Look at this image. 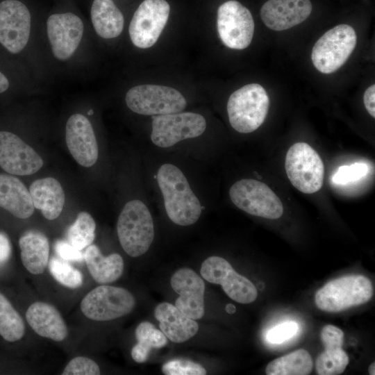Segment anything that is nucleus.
Masks as SVG:
<instances>
[{
    "mask_svg": "<svg viewBox=\"0 0 375 375\" xmlns=\"http://www.w3.org/2000/svg\"><path fill=\"white\" fill-rule=\"evenodd\" d=\"M285 168L291 183L301 192L312 194L322 188L324 164L317 151L308 144L297 142L290 147Z\"/></svg>",
    "mask_w": 375,
    "mask_h": 375,
    "instance_id": "423d86ee",
    "label": "nucleus"
},
{
    "mask_svg": "<svg viewBox=\"0 0 375 375\" xmlns=\"http://www.w3.org/2000/svg\"><path fill=\"white\" fill-rule=\"evenodd\" d=\"M374 99L375 85H372L365 90L363 96V101L367 112L374 118L375 117Z\"/></svg>",
    "mask_w": 375,
    "mask_h": 375,
    "instance_id": "58836bf2",
    "label": "nucleus"
},
{
    "mask_svg": "<svg viewBox=\"0 0 375 375\" xmlns=\"http://www.w3.org/2000/svg\"><path fill=\"white\" fill-rule=\"evenodd\" d=\"M33 206L43 216L53 220L61 214L65 204V193L60 183L54 178H40L30 186Z\"/></svg>",
    "mask_w": 375,
    "mask_h": 375,
    "instance_id": "5701e85b",
    "label": "nucleus"
},
{
    "mask_svg": "<svg viewBox=\"0 0 375 375\" xmlns=\"http://www.w3.org/2000/svg\"><path fill=\"white\" fill-rule=\"evenodd\" d=\"M323 344L325 350L318 356L315 364L317 374H341L349 362L348 355L342 348V344L332 343Z\"/></svg>",
    "mask_w": 375,
    "mask_h": 375,
    "instance_id": "c756f323",
    "label": "nucleus"
},
{
    "mask_svg": "<svg viewBox=\"0 0 375 375\" xmlns=\"http://www.w3.org/2000/svg\"><path fill=\"white\" fill-rule=\"evenodd\" d=\"M0 207L19 219H26L34 212L29 190L17 177L0 174Z\"/></svg>",
    "mask_w": 375,
    "mask_h": 375,
    "instance_id": "4be33fe9",
    "label": "nucleus"
},
{
    "mask_svg": "<svg viewBox=\"0 0 375 375\" xmlns=\"http://www.w3.org/2000/svg\"><path fill=\"white\" fill-rule=\"evenodd\" d=\"M96 223L87 212H80L67 231L68 242L82 250L90 245L95 238Z\"/></svg>",
    "mask_w": 375,
    "mask_h": 375,
    "instance_id": "7c9ffc66",
    "label": "nucleus"
},
{
    "mask_svg": "<svg viewBox=\"0 0 375 375\" xmlns=\"http://www.w3.org/2000/svg\"><path fill=\"white\" fill-rule=\"evenodd\" d=\"M99 365L92 359L78 356L72 359L64 369L62 375H99Z\"/></svg>",
    "mask_w": 375,
    "mask_h": 375,
    "instance_id": "f704fd0d",
    "label": "nucleus"
},
{
    "mask_svg": "<svg viewBox=\"0 0 375 375\" xmlns=\"http://www.w3.org/2000/svg\"><path fill=\"white\" fill-rule=\"evenodd\" d=\"M157 181L171 221L180 226L194 224L202 208L183 172L174 165L164 164L158 169Z\"/></svg>",
    "mask_w": 375,
    "mask_h": 375,
    "instance_id": "f257e3e1",
    "label": "nucleus"
},
{
    "mask_svg": "<svg viewBox=\"0 0 375 375\" xmlns=\"http://www.w3.org/2000/svg\"><path fill=\"white\" fill-rule=\"evenodd\" d=\"M313 367L308 351L300 349L271 361L266 367L267 375H308Z\"/></svg>",
    "mask_w": 375,
    "mask_h": 375,
    "instance_id": "bb28decb",
    "label": "nucleus"
},
{
    "mask_svg": "<svg viewBox=\"0 0 375 375\" xmlns=\"http://www.w3.org/2000/svg\"><path fill=\"white\" fill-rule=\"evenodd\" d=\"M254 21L248 8L236 0L221 4L217 12L219 38L228 48L244 49L249 46L254 33Z\"/></svg>",
    "mask_w": 375,
    "mask_h": 375,
    "instance_id": "9b49d317",
    "label": "nucleus"
},
{
    "mask_svg": "<svg viewBox=\"0 0 375 375\" xmlns=\"http://www.w3.org/2000/svg\"><path fill=\"white\" fill-rule=\"evenodd\" d=\"M125 100L133 112L152 116L179 112L187 104L178 90L168 86L147 84L131 88Z\"/></svg>",
    "mask_w": 375,
    "mask_h": 375,
    "instance_id": "6e6552de",
    "label": "nucleus"
},
{
    "mask_svg": "<svg viewBox=\"0 0 375 375\" xmlns=\"http://www.w3.org/2000/svg\"><path fill=\"white\" fill-rule=\"evenodd\" d=\"M374 293L371 281L362 275H349L326 283L315 294L317 307L336 312L368 302Z\"/></svg>",
    "mask_w": 375,
    "mask_h": 375,
    "instance_id": "20e7f679",
    "label": "nucleus"
},
{
    "mask_svg": "<svg viewBox=\"0 0 375 375\" xmlns=\"http://www.w3.org/2000/svg\"><path fill=\"white\" fill-rule=\"evenodd\" d=\"M368 170V166L362 162L342 165L333 174L332 181L337 185H346L353 183L365 177Z\"/></svg>",
    "mask_w": 375,
    "mask_h": 375,
    "instance_id": "72a5a7b5",
    "label": "nucleus"
},
{
    "mask_svg": "<svg viewBox=\"0 0 375 375\" xmlns=\"http://www.w3.org/2000/svg\"><path fill=\"white\" fill-rule=\"evenodd\" d=\"M88 114L89 115H92V114H93V110H90L88 112Z\"/></svg>",
    "mask_w": 375,
    "mask_h": 375,
    "instance_id": "37998d69",
    "label": "nucleus"
},
{
    "mask_svg": "<svg viewBox=\"0 0 375 375\" xmlns=\"http://www.w3.org/2000/svg\"><path fill=\"white\" fill-rule=\"evenodd\" d=\"M162 372L166 375L206 374V370L202 365L184 358H176L165 362Z\"/></svg>",
    "mask_w": 375,
    "mask_h": 375,
    "instance_id": "473e14b6",
    "label": "nucleus"
},
{
    "mask_svg": "<svg viewBox=\"0 0 375 375\" xmlns=\"http://www.w3.org/2000/svg\"><path fill=\"white\" fill-rule=\"evenodd\" d=\"M229 196L235 206L252 215L276 219L283 213L278 196L266 184L254 179L237 181L230 188Z\"/></svg>",
    "mask_w": 375,
    "mask_h": 375,
    "instance_id": "0eeeda50",
    "label": "nucleus"
},
{
    "mask_svg": "<svg viewBox=\"0 0 375 375\" xmlns=\"http://www.w3.org/2000/svg\"><path fill=\"white\" fill-rule=\"evenodd\" d=\"M66 143L74 160L81 166L89 167L98 158V145L88 119L81 114H74L66 124Z\"/></svg>",
    "mask_w": 375,
    "mask_h": 375,
    "instance_id": "a211bd4d",
    "label": "nucleus"
},
{
    "mask_svg": "<svg viewBox=\"0 0 375 375\" xmlns=\"http://www.w3.org/2000/svg\"><path fill=\"white\" fill-rule=\"evenodd\" d=\"M226 310L229 314H233L235 312V307L231 303H228L226 306Z\"/></svg>",
    "mask_w": 375,
    "mask_h": 375,
    "instance_id": "a19ab883",
    "label": "nucleus"
},
{
    "mask_svg": "<svg viewBox=\"0 0 375 375\" xmlns=\"http://www.w3.org/2000/svg\"><path fill=\"white\" fill-rule=\"evenodd\" d=\"M24 267L33 274L44 272L49 262V244L45 235L36 231L24 233L19 240Z\"/></svg>",
    "mask_w": 375,
    "mask_h": 375,
    "instance_id": "b1692460",
    "label": "nucleus"
},
{
    "mask_svg": "<svg viewBox=\"0 0 375 375\" xmlns=\"http://www.w3.org/2000/svg\"><path fill=\"white\" fill-rule=\"evenodd\" d=\"M117 232L124 251L131 257L144 254L154 238L151 215L140 200L128 201L124 206L117 220Z\"/></svg>",
    "mask_w": 375,
    "mask_h": 375,
    "instance_id": "f03ea898",
    "label": "nucleus"
},
{
    "mask_svg": "<svg viewBox=\"0 0 375 375\" xmlns=\"http://www.w3.org/2000/svg\"><path fill=\"white\" fill-rule=\"evenodd\" d=\"M26 319L32 329L43 338L60 342L68 335L67 327L59 311L47 303H32L26 310Z\"/></svg>",
    "mask_w": 375,
    "mask_h": 375,
    "instance_id": "aec40b11",
    "label": "nucleus"
},
{
    "mask_svg": "<svg viewBox=\"0 0 375 375\" xmlns=\"http://www.w3.org/2000/svg\"><path fill=\"white\" fill-rule=\"evenodd\" d=\"M31 32V14L17 0L0 3V43L10 53H17L26 45Z\"/></svg>",
    "mask_w": 375,
    "mask_h": 375,
    "instance_id": "4468645a",
    "label": "nucleus"
},
{
    "mask_svg": "<svg viewBox=\"0 0 375 375\" xmlns=\"http://www.w3.org/2000/svg\"><path fill=\"white\" fill-rule=\"evenodd\" d=\"M137 343L131 349L133 359L138 363L147 360L153 349H160L167 344L165 334L149 322H142L135 329Z\"/></svg>",
    "mask_w": 375,
    "mask_h": 375,
    "instance_id": "cd10ccee",
    "label": "nucleus"
},
{
    "mask_svg": "<svg viewBox=\"0 0 375 375\" xmlns=\"http://www.w3.org/2000/svg\"><path fill=\"white\" fill-rule=\"evenodd\" d=\"M171 7L166 0H144L135 11L129 25V35L137 47H152L164 29Z\"/></svg>",
    "mask_w": 375,
    "mask_h": 375,
    "instance_id": "f8f14e48",
    "label": "nucleus"
},
{
    "mask_svg": "<svg viewBox=\"0 0 375 375\" xmlns=\"http://www.w3.org/2000/svg\"><path fill=\"white\" fill-rule=\"evenodd\" d=\"M297 330L298 324L296 322H285L270 329L267 334V339L271 343L280 344L293 337Z\"/></svg>",
    "mask_w": 375,
    "mask_h": 375,
    "instance_id": "c9c22d12",
    "label": "nucleus"
},
{
    "mask_svg": "<svg viewBox=\"0 0 375 375\" xmlns=\"http://www.w3.org/2000/svg\"><path fill=\"white\" fill-rule=\"evenodd\" d=\"M368 372L370 375H374L375 374V362H372L369 368Z\"/></svg>",
    "mask_w": 375,
    "mask_h": 375,
    "instance_id": "79ce46f5",
    "label": "nucleus"
},
{
    "mask_svg": "<svg viewBox=\"0 0 375 375\" xmlns=\"http://www.w3.org/2000/svg\"><path fill=\"white\" fill-rule=\"evenodd\" d=\"M55 251L60 258L67 262H82L84 254L69 242L58 240L54 246Z\"/></svg>",
    "mask_w": 375,
    "mask_h": 375,
    "instance_id": "e433bc0d",
    "label": "nucleus"
},
{
    "mask_svg": "<svg viewBox=\"0 0 375 375\" xmlns=\"http://www.w3.org/2000/svg\"><path fill=\"white\" fill-rule=\"evenodd\" d=\"M205 118L194 112H176L152 116L151 141L162 148L201 135L206 130Z\"/></svg>",
    "mask_w": 375,
    "mask_h": 375,
    "instance_id": "9d476101",
    "label": "nucleus"
},
{
    "mask_svg": "<svg viewBox=\"0 0 375 375\" xmlns=\"http://www.w3.org/2000/svg\"><path fill=\"white\" fill-rule=\"evenodd\" d=\"M357 35L353 27L340 24L326 31L315 44L311 59L323 74H331L348 60L356 46Z\"/></svg>",
    "mask_w": 375,
    "mask_h": 375,
    "instance_id": "39448f33",
    "label": "nucleus"
},
{
    "mask_svg": "<svg viewBox=\"0 0 375 375\" xmlns=\"http://www.w3.org/2000/svg\"><path fill=\"white\" fill-rule=\"evenodd\" d=\"M154 316L160 331L176 343L184 342L197 334L199 325L194 319L180 311L175 306L162 302L156 306Z\"/></svg>",
    "mask_w": 375,
    "mask_h": 375,
    "instance_id": "412c9836",
    "label": "nucleus"
},
{
    "mask_svg": "<svg viewBox=\"0 0 375 375\" xmlns=\"http://www.w3.org/2000/svg\"><path fill=\"white\" fill-rule=\"evenodd\" d=\"M269 106V99L262 85H246L233 92L228 100L229 122L239 133H251L264 122Z\"/></svg>",
    "mask_w": 375,
    "mask_h": 375,
    "instance_id": "7ed1b4c3",
    "label": "nucleus"
},
{
    "mask_svg": "<svg viewBox=\"0 0 375 375\" xmlns=\"http://www.w3.org/2000/svg\"><path fill=\"white\" fill-rule=\"evenodd\" d=\"M172 289L179 294L175 306L193 319L202 318L205 313V283L201 277L190 268L178 269L171 280Z\"/></svg>",
    "mask_w": 375,
    "mask_h": 375,
    "instance_id": "f3484780",
    "label": "nucleus"
},
{
    "mask_svg": "<svg viewBox=\"0 0 375 375\" xmlns=\"http://www.w3.org/2000/svg\"><path fill=\"white\" fill-rule=\"evenodd\" d=\"M48 267L52 276L61 285L72 289L82 285V273L67 261L53 257L49 261Z\"/></svg>",
    "mask_w": 375,
    "mask_h": 375,
    "instance_id": "2f4dec72",
    "label": "nucleus"
},
{
    "mask_svg": "<svg viewBox=\"0 0 375 375\" xmlns=\"http://www.w3.org/2000/svg\"><path fill=\"white\" fill-rule=\"evenodd\" d=\"M25 333L23 319L10 301L0 292V335L7 342L21 340Z\"/></svg>",
    "mask_w": 375,
    "mask_h": 375,
    "instance_id": "c85d7f7f",
    "label": "nucleus"
},
{
    "mask_svg": "<svg viewBox=\"0 0 375 375\" xmlns=\"http://www.w3.org/2000/svg\"><path fill=\"white\" fill-rule=\"evenodd\" d=\"M312 8L310 0H269L260 9V17L269 28L284 31L305 21Z\"/></svg>",
    "mask_w": 375,
    "mask_h": 375,
    "instance_id": "6ab92c4d",
    "label": "nucleus"
},
{
    "mask_svg": "<svg viewBox=\"0 0 375 375\" xmlns=\"http://www.w3.org/2000/svg\"><path fill=\"white\" fill-rule=\"evenodd\" d=\"M84 259L90 274L98 283H112L123 273L124 260L122 256L118 253L104 256L95 244H91L86 247Z\"/></svg>",
    "mask_w": 375,
    "mask_h": 375,
    "instance_id": "393cba45",
    "label": "nucleus"
},
{
    "mask_svg": "<svg viewBox=\"0 0 375 375\" xmlns=\"http://www.w3.org/2000/svg\"><path fill=\"white\" fill-rule=\"evenodd\" d=\"M200 273L209 283L221 285L224 292L233 301L243 304L254 301L257 289L245 276L236 272L224 258L212 256L206 259Z\"/></svg>",
    "mask_w": 375,
    "mask_h": 375,
    "instance_id": "ddd939ff",
    "label": "nucleus"
},
{
    "mask_svg": "<svg viewBox=\"0 0 375 375\" xmlns=\"http://www.w3.org/2000/svg\"><path fill=\"white\" fill-rule=\"evenodd\" d=\"M12 252L11 244L8 236L0 232V265L6 263Z\"/></svg>",
    "mask_w": 375,
    "mask_h": 375,
    "instance_id": "4c0bfd02",
    "label": "nucleus"
},
{
    "mask_svg": "<svg viewBox=\"0 0 375 375\" xmlns=\"http://www.w3.org/2000/svg\"><path fill=\"white\" fill-rule=\"evenodd\" d=\"M43 165L42 158L17 135L0 131V167L12 175L26 176Z\"/></svg>",
    "mask_w": 375,
    "mask_h": 375,
    "instance_id": "2eb2a0df",
    "label": "nucleus"
},
{
    "mask_svg": "<svg viewBox=\"0 0 375 375\" xmlns=\"http://www.w3.org/2000/svg\"><path fill=\"white\" fill-rule=\"evenodd\" d=\"M9 87L7 78L0 72V93L5 92Z\"/></svg>",
    "mask_w": 375,
    "mask_h": 375,
    "instance_id": "ea45409f",
    "label": "nucleus"
},
{
    "mask_svg": "<svg viewBox=\"0 0 375 375\" xmlns=\"http://www.w3.org/2000/svg\"><path fill=\"white\" fill-rule=\"evenodd\" d=\"M135 305V298L127 290L102 285L84 297L81 302V309L87 318L104 322L128 315Z\"/></svg>",
    "mask_w": 375,
    "mask_h": 375,
    "instance_id": "1a4fd4ad",
    "label": "nucleus"
},
{
    "mask_svg": "<svg viewBox=\"0 0 375 375\" xmlns=\"http://www.w3.org/2000/svg\"><path fill=\"white\" fill-rule=\"evenodd\" d=\"M90 15L94 28L101 38H114L121 34L124 19L112 0H94Z\"/></svg>",
    "mask_w": 375,
    "mask_h": 375,
    "instance_id": "a878e982",
    "label": "nucleus"
},
{
    "mask_svg": "<svg viewBox=\"0 0 375 375\" xmlns=\"http://www.w3.org/2000/svg\"><path fill=\"white\" fill-rule=\"evenodd\" d=\"M48 38L54 56L61 60L69 59L82 39L83 23L72 12L53 14L47 22Z\"/></svg>",
    "mask_w": 375,
    "mask_h": 375,
    "instance_id": "dca6fc26",
    "label": "nucleus"
}]
</instances>
